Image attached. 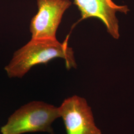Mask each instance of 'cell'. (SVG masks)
<instances>
[{
    "label": "cell",
    "instance_id": "3",
    "mask_svg": "<svg viewBox=\"0 0 134 134\" xmlns=\"http://www.w3.org/2000/svg\"><path fill=\"white\" fill-rule=\"evenodd\" d=\"M58 107L67 134H102L95 124L91 107L84 98L72 96Z\"/></svg>",
    "mask_w": 134,
    "mask_h": 134
},
{
    "label": "cell",
    "instance_id": "5",
    "mask_svg": "<svg viewBox=\"0 0 134 134\" xmlns=\"http://www.w3.org/2000/svg\"><path fill=\"white\" fill-rule=\"evenodd\" d=\"M74 4L81 12V18L79 21L91 18L100 19L108 32L114 38L119 39V23L116 13L127 14L130 10L127 5H116L112 0H74Z\"/></svg>",
    "mask_w": 134,
    "mask_h": 134
},
{
    "label": "cell",
    "instance_id": "2",
    "mask_svg": "<svg viewBox=\"0 0 134 134\" xmlns=\"http://www.w3.org/2000/svg\"><path fill=\"white\" fill-rule=\"evenodd\" d=\"M60 118L59 107L41 101H33L10 115L1 128L2 134L47 132L54 134L53 122Z\"/></svg>",
    "mask_w": 134,
    "mask_h": 134
},
{
    "label": "cell",
    "instance_id": "4",
    "mask_svg": "<svg viewBox=\"0 0 134 134\" xmlns=\"http://www.w3.org/2000/svg\"><path fill=\"white\" fill-rule=\"evenodd\" d=\"M38 12L32 18L29 29L31 39H56V34L70 0H37Z\"/></svg>",
    "mask_w": 134,
    "mask_h": 134
},
{
    "label": "cell",
    "instance_id": "1",
    "mask_svg": "<svg viewBox=\"0 0 134 134\" xmlns=\"http://www.w3.org/2000/svg\"><path fill=\"white\" fill-rule=\"evenodd\" d=\"M56 58L64 59L68 69L76 67L72 49L68 46L67 40L61 43L57 39H31L14 52L5 70L10 78H21L34 66L46 64Z\"/></svg>",
    "mask_w": 134,
    "mask_h": 134
}]
</instances>
